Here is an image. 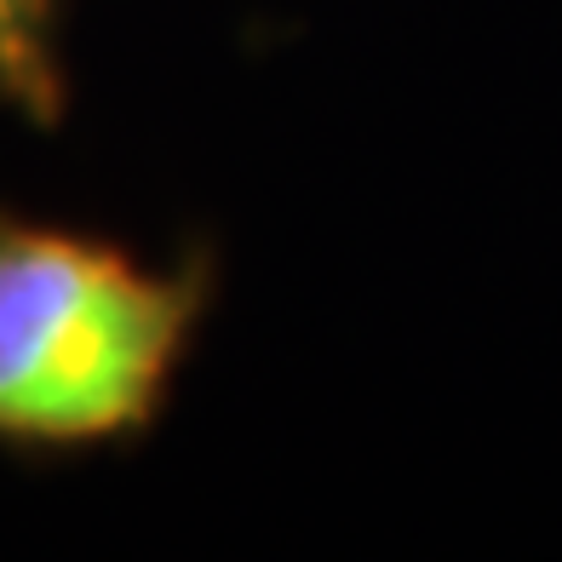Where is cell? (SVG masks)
I'll return each instance as SVG.
<instances>
[{
	"mask_svg": "<svg viewBox=\"0 0 562 562\" xmlns=\"http://www.w3.org/2000/svg\"><path fill=\"white\" fill-rule=\"evenodd\" d=\"M213 259L172 270L64 224L0 213V448L75 453L144 437L167 407Z\"/></svg>",
	"mask_w": 562,
	"mask_h": 562,
	"instance_id": "6da1fadb",
	"label": "cell"
},
{
	"mask_svg": "<svg viewBox=\"0 0 562 562\" xmlns=\"http://www.w3.org/2000/svg\"><path fill=\"white\" fill-rule=\"evenodd\" d=\"M0 104L58 126L69 75L58 58V0H0Z\"/></svg>",
	"mask_w": 562,
	"mask_h": 562,
	"instance_id": "7a4b0ae2",
	"label": "cell"
}]
</instances>
